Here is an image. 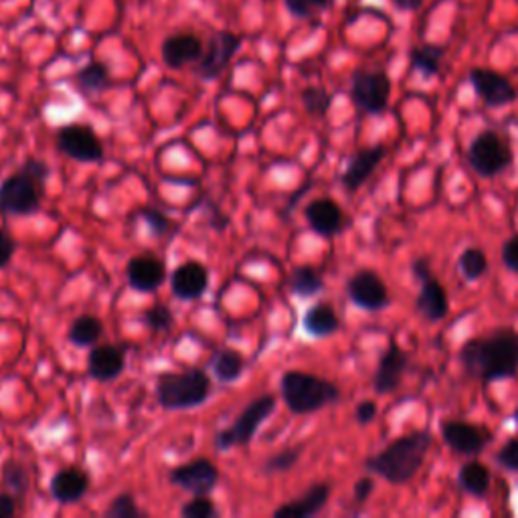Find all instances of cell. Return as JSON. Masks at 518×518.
Masks as SVG:
<instances>
[{
  "label": "cell",
  "mask_w": 518,
  "mask_h": 518,
  "mask_svg": "<svg viewBox=\"0 0 518 518\" xmlns=\"http://www.w3.org/2000/svg\"><path fill=\"white\" fill-rule=\"evenodd\" d=\"M460 363L470 377L486 383L514 379L518 375V332L498 328L466 340L460 349Z\"/></svg>",
  "instance_id": "cell-1"
},
{
  "label": "cell",
  "mask_w": 518,
  "mask_h": 518,
  "mask_svg": "<svg viewBox=\"0 0 518 518\" xmlns=\"http://www.w3.org/2000/svg\"><path fill=\"white\" fill-rule=\"evenodd\" d=\"M431 442L434 438H431L429 431H413V434L401 436L379 454L367 458L365 470L393 486L407 484L421 470Z\"/></svg>",
  "instance_id": "cell-2"
},
{
  "label": "cell",
  "mask_w": 518,
  "mask_h": 518,
  "mask_svg": "<svg viewBox=\"0 0 518 518\" xmlns=\"http://www.w3.org/2000/svg\"><path fill=\"white\" fill-rule=\"evenodd\" d=\"M213 383L205 369H187L181 373H162L156 379V401L166 411H185L205 405Z\"/></svg>",
  "instance_id": "cell-3"
},
{
  "label": "cell",
  "mask_w": 518,
  "mask_h": 518,
  "mask_svg": "<svg viewBox=\"0 0 518 518\" xmlns=\"http://www.w3.org/2000/svg\"><path fill=\"white\" fill-rule=\"evenodd\" d=\"M286 407L296 415H310L340 401V389L322 377L304 371H288L280 381Z\"/></svg>",
  "instance_id": "cell-4"
},
{
  "label": "cell",
  "mask_w": 518,
  "mask_h": 518,
  "mask_svg": "<svg viewBox=\"0 0 518 518\" xmlns=\"http://www.w3.org/2000/svg\"><path fill=\"white\" fill-rule=\"evenodd\" d=\"M274 411H276V397L270 393L249 401L245 409L239 413V417L235 419V423L219 431L215 438V448L219 452H229L233 448L247 446L255 438L259 427L264 425V421H268L274 415Z\"/></svg>",
  "instance_id": "cell-5"
},
{
  "label": "cell",
  "mask_w": 518,
  "mask_h": 518,
  "mask_svg": "<svg viewBox=\"0 0 518 518\" xmlns=\"http://www.w3.org/2000/svg\"><path fill=\"white\" fill-rule=\"evenodd\" d=\"M514 160L512 148L508 142L494 130L480 132L468 148V162L484 179H494L504 172Z\"/></svg>",
  "instance_id": "cell-6"
},
{
  "label": "cell",
  "mask_w": 518,
  "mask_h": 518,
  "mask_svg": "<svg viewBox=\"0 0 518 518\" xmlns=\"http://www.w3.org/2000/svg\"><path fill=\"white\" fill-rule=\"evenodd\" d=\"M39 183L23 168L0 183V211L13 217L35 215L41 207Z\"/></svg>",
  "instance_id": "cell-7"
},
{
  "label": "cell",
  "mask_w": 518,
  "mask_h": 518,
  "mask_svg": "<svg viewBox=\"0 0 518 518\" xmlns=\"http://www.w3.org/2000/svg\"><path fill=\"white\" fill-rule=\"evenodd\" d=\"M391 79L383 71H357L351 81V100L355 108L369 116H381L389 108Z\"/></svg>",
  "instance_id": "cell-8"
},
{
  "label": "cell",
  "mask_w": 518,
  "mask_h": 518,
  "mask_svg": "<svg viewBox=\"0 0 518 518\" xmlns=\"http://www.w3.org/2000/svg\"><path fill=\"white\" fill-rule=\"evenodd\" d=\"M55 146L61 154L83 164L104 160L102 140L98 138L92 126H85V124L61 126L55 138Z\"/></svg>",
  "instance_id": "cell-9"
},
{
  "label": "cell",
  "mask_w": 518,
  "mask_h": 518,
  "mask_svg": "<svg viewBox=\"0 0 518 518\" xmlns=\"http://www.w3.org/2000/svg\"><path fill=\"white\" fill-rule=\"evenodd\" d=\"M241 47V37L231 31H217L211 35L207 47L203 49V55L197 65V75L203 81H213L221 77V73L227 69L231 59Z\"/></svg>",
  "instance_id": "cell-10"
},
{
  "label": "cell",
  "mask_w": 518,
  "mask_h": 518,
  "mask_svg": "<svg viewBox=\"0 0 518 518\" xmlns=\"http://www.w3.org/2000/svg\"><path fill=\"white\" fill-rule=\"evenodd\" d=\"M219 470L217 466L207 460V458H199L187 464H181L177 468H172L168 474L170 484H175L187 492H191L193 496H201V494H211L215 490V486L219 484Z\"/></svg>",
  "instance_id": "cell-11"
},
{
  "label": "cell",
  "mask_w": 518,
  "mask_h": 518,
  "mask_svg": "<svg viewBox=\"0 0 518 518\" xmlns=\"http://www.w3.org/2000/svg\"><path fill=\"white\" fill-rule=\"evenodd\" d=\"M470 83L476 92V96L488 106V108H504L514 104L516 90L514 85L498 71L474 67L470 69Z\"/></svg>",
  "instance_id": "cell-12"
},
{
  "label": "cell",
  "mask_w": 518,
  "mask_h": 518,
  "mask_svg": "<svg viewBox=\"0 0 518 518\" xmlns=\"http://www.w3.org/2000/svg\"><path fill=\"white\" fill-rule=\"evenodd\" d=\"M442 438L454 454L478 456L490 444L492 434L484 427L456 419L442 423Z\"/></svg>",
  "instance_id": "cell-13"
},
{
  "label": "cell",
  "mask_w": 518,
  "mask_h": 518,
  "mask_svg": "<svg viewBox=\"0 0 518 518\" xmlns=\"http://www.w3.org/2000/svg\"><path fill=\"white\" fill-rule=\"evenodd\" d=\"M349 298L353 304L367 312H379L389 306V290L381 276L373 270H359L347 284Z\"/></svg>",
  "instance_id": "cell-14"
},
{
  "label": "cell",
  "mask_w": 518,
  "mask_h": 518,
  "mask_svg": "<svg viewBox=\"0 0 518 518\" xmlns=\"http://www.w3.org/2000/svg\"><path fill=\"white\" fill-rule=\"evenodd\" d=\"M126 278L132 290L152 294L166 282V266L154 255H134L126 266Z\"/></svg>",
  "instance_id": "cell-15"
},
{
  "label": "cell",
  "mask_w": 518,
  "mask_h": 518,
  "mask_svg": "<svg viewBox=\"0 0 518 518\" xmlns=\"http://www.w3.org/2000/svg\"><path fill=\"white\" fill-rule=\"evenodd\" d=\"M407 365H409V357L407 353L399 347V344L395 340L389 342V347L385 349L381 361H379V367H377V373L373 377V389L375 393L379 395H389V393H395L401 385V379L407 371Z\"/></svg>",
  "instance_id": "cell-16"
},
{
  "label": "cell",
  "mask_w": 518,
  "mask_h": 518,
  "mask_svg": "<svg viewBox=\"0 0 518 518\" xmlns=\"http://www.w3.org/2000/svg\"><path fill=\"white\" fill-rule=\"evenodd\" d=\"M209 270L199 262H185L170 274V290L175 298L193 302L209 290Z\"/></svg>",
  "instance_id": "cell-17"
},
{
  "label": "cell",
  "mask_w": 518,
  "mask_h": 518,
  "mask_svg": "<svg viewBox=\"0 0 518 518\" xmlns=\"http://www.w3.org/2000/svg\"><path fill=\"white\" fill-rule=\"evenodd\" d=\"M385 154H387V148L383 144H377L373 148H365V150H359L357 154H353L340 177L342 187L349 193H357L373 177V172L377 170V166L381 164Z\"/></svg>",
  "instance_id": "cell-18"
},
{
  "label": "cell",
  "mask_w": 518,
  "mask_h": 518,
  "mask_svg": "<svg viewBox=\"0 0 518 518\" xmlns=\"http://www.w3.org/2000/svg\"><path fill=\"white\" fill-rule=\"evenodd\" d=\"M203 41L193 33H175L162 43V61L170 69H181L189 63H195L203 55Z\"/></svg>",
  "instance_id": "cell-19"
},
{
  "label": "cell",
  "mask_w": 518,
  "mask_h": 518,
  "mask_svg": "<svg viewBox=\"0 0 518 518\" xmlns=\"http://www.w3.org/2000/svg\"><path fill=\"white\" fill-rule=\"evenodd\" d=\"M126 371V353L114 344L94 347L88 357V375L94 381L110 383L116 381Z\"/></svg>",
  "instance_id": "cell-20"
},
{
  "label": "cell",
  "mask_w": 518,
  "mask_h": 518,
  "mask_svg": "<svg viewBox=\"0 0 518 518\" xmlns=\"http://www.w3.org/2000/svg\"><path fill=\"white\" fill-rule=\"evenodd\" d=\"M304 217L310 229L320 237H334L344 229V213L340 205L328 197L310 201Z\"/></svg>",
  "instance_id": "cell-21"
},
{
  "label": "cell",
  "mask_w": 518,
  "mask_h": 518,
  "mask_svg": "<svg viewBox=\"0 0 518 518\" xmlns=\"http://www.w3.org/2000/svg\"><path fill=\"white\" fill-rule=\"evenodd\" d=\"M330 484L326 482H318L312 484L300 498L290 500L288 504H282L274 510V518H308L318 514L328 498H330Z\"/></svg>",
  "instance_id": "cell-22"
},
{
  "label": "cell",
  "mask_w": 518,
  "mask_h": 518,
  "mask_svg": "<svg viewBox=\"0 0 518 518\" xmlns=\"http://www.w3.org/2000/svg\"><path fill=\"white\" fill-rule=\"evenodd\" d=\"M49 488H51V496L59 504H75L88 494L90 476L75 466H69L53 474Z\"/></svg>",
  "instance_id": "cell-23"
},
{
  "label": "cell",
  "mask_w": 518,
  "mask_h": 518,
  "mask_svg": "<svg viewBox=\"0 0 518 518\" xmlns=\"http://www.w3.org/2000/svg\"><path fill=\"white\" fill-rule=\"evenodd\" d=\"M415 308L429 322L444 320L450 312V302H448V294H446L444 284L436 278H429V280L421 282V290L417 294Z\"/></svg>",
  "instance_id": "cell-24"
},
{
  "label": "cell",
  "mask_w": 518,
  "mask_h": 518,
  "mask_svg": "<svg viewBox=\"0 0 518 518\" xmlns=\"http://www.w3.org/2000/svg\"><path fill=\"white\" fill-rule=\"evenodd\" d=\"M302 326L310 336L326 338V336H332L338 332L340 318L328 302H318L306 310V314L302 318Z\"/></svg>",
  "instance_id": "cell-25"
},
{
  "label": "cell",
  "mask_w": 518,
  "mask_h": 518,
  "mask_svg": "<svg viewBox=\"0 0 518 518\" xmlns=\"http://www.w3.org/2000/svg\"><path fill=\"white\" fill-rule=\"evenodd\" d=\"M458 484L462 490L474 498H484L490 492L492 484V472L486 464L478 460L466 462L458 472Z\"/></svg>",
  "instance_id": "cell-26"
},
{
  "label": "cell",
  "mask_w": 518,
  "mask_h": 518,
  "mask_svg": "<svg viewBox=\"0 0 518 518\" xmlns=\"http://www.w3.org/2000/svg\"><path fill=\"white\" fill-rule=\"evenodd\" d=\"M102 334H104L102 320L92 314H83L71 322L67 340L79 349H90V347H96V342L102 338Z\"/></svg>",
  "instance_id": "cell-27"
},
{
  "label": "cell",
  "mask_w": 518,
  "mask_h": 518,
  "mask_svg": "<svg viewBox=\"0 0 518 518\" xmlns=\"http://www.w3.org/2000/svg\"><path fill=\"white\" fill-rule=\"evenodd\" d=\"M75 85L85 94H104L110 88V67L100 61H92L75 73Z\"/></svg>",
  "instance_id": "cell-28"
},
{
  "label": "cell",
  "mask_w": 518,
  "mask_h": 518,
  "mask_svg": "<svg viewBox=\"0 0 518 518\" xmlns=\"http://www.w3.org/2000/svg\"><path fill=\"white\" fill-rule=\"evenodd\" d=\"M446 49L442 45H417L411 49L409 57H411V65L427 79L438 77L442 71V61H444Z\"/></svg>",
  "instance_id": "cell-29"
},
{
  "label": "cell",
  "mask_w": 518,
  "mask_h": 518,
  "mask_svg": "<svg viewBox=\"0 0 518 518\" xmlns=\"http://www.w3.org/2000/svg\"><path fill=\"white\" fill-rule=\"evenodd\" d=\"M243 371H245V359L239 351L221 349L213 359V377L223 385H231L237 379H241Z\"/></svg>",
  "instance_id": "cell-30"
},
{
  "label": "cell",
  "mask_w": 518,
  "mask_h": 518,
  "mask_svg": "<svg viewBox=\"0 0 518 518\" xmlns=\"http://www.w3.org/2000/svg\"><path fill=\"white\" fill-rule=\"evenodd\" d=\"M290 288L298 298H312L324 290V280L312 266H298L292 272Z\"/></svg>",
  "instance_id": "cell-31"
},
{
  "label": "cell",
  "mask_w": 518,
  "mask_h": 518,
  "mask_svg": "<svg viewBox=\"0 0 518 518\" xmlns=\"http://www.w3.org/2000/svg\"><path fill=\"white\" fill-rule=\"evenodd\" d=\"M458 266L468 282H478L488 272V257L480 247H468L462 251Z\"/></svg>",
  "instance_id": "cell-32"
},
{
  "label": "cell",
  "mask_w": 518,
  "mask_h": 518,
  "mask_svg": "<svg viewBox=\"0 0 518 518\" xmlns=\"http://www.w3.org/2000/svg\"><path fill=\"white\" fill-rule=\"evenodd\" d=\"M3 482L7 490L21 500L29 490V470L21 462H7L3 470Z\"/></svg>",
  "instance_id": "cell-33"
},
{
  "label": "cell",
  "mask_w": 518,
  "mask_h": 518,
  "mask_svg": "<svg viewBox=\"0 0 518 518\" xmlns=\"http://www.w3.org/2000/svg\"><path fill=\"white\" fill-rule=\"evenodd\" d=\"M302 106L310 116L324 118L332 106V96L324 88H306L300 94Z\"/></svg>",
  "instance_id": "cell-34"
},
{
  "label": "cell",
  "mask_w": 518,
  "mask_h": 518,
  "mask_svg": "<svg viewBox=\"0 0 518 518\" xmlns=\"http://www.w3.org/2000/svg\"><path fill=\"white\" fill-rule=\"evenodd\" d=\"M104 516L106 518H146L148 514L142 508H138V504H136L132 494L122 492V494H118L110 502V506L106 508Z\"/></svg>",
  "instance_id": "cell-35"
},
{
  "label": "cell",
  "mask_w": 518,
  "mask_h": 518,
  "mask_svg": "<svg viewBox=\"0 0 518 518\" xmlns=\"http://www.w3.org/2000/svg\"><path fill=\"white\" fill-rule=\"evenodd\" d=\"M302 458V448H288V450H282L278 454H274L272 458H268L262 466V472L264 474H282V472H288L292 470Z\"/></svg>",
  "instance_id": "cell-36"
},
{
  "label": "cell",
  "mask_w": 518,
  "mask_h": 518,
  "mask_svg": "<svg viewBox=\"0 0 518 518\" xmlns=\"http://www.w3.org/2000/svg\"><path fill=\"white\" fill-rule=\"evenodd\" d=\"M219 512L213 504V500L209 498V494H201L195 496L193 500L185 502L181 506V516L183 518H215Z\"/></svg>",
  "instance_id": "cell-37"
},
{
  "label": "cell",
  "mask_w": 518,
  "mask_h": 518,
  "mask_svg": "<svg viewBox=\"0 0 518 518\" xmlns=\"http://www.w3.org/2000/svg\"><path fill=\"white\" fill-rule=\"evenodd\" d=\"M142 322L154 330V332H164L172 326V322H175V316H172L170 308L162 306V304H156L152 308H148L144 314H142Z\"/></svg>",
  "instance_id": "cell-38"
},
{
  "label": "cell",
  "mask_w": 518,
  "mask_h": 518,
  "mask_svg": "<svg viewBox=\"0 0 518 518\" xmlns=\"http://www.w3.org/2000/svg\"><path fill=\"white\" fill-rule=\"evenodd\" d=\"M496 462L508 470V472H518V438L508 440L496 454Z\"/></svg>",
  "instance_id": "cell-39"
},
{
  "label": "cell",
  "mask_w": 518,
  "mask_h": 518,
  "mask_svg": "<svg viewBox=\"0 0 518 518\" xmlns=\"http://www.w3.org/2000/svg\"><path fill=\"white\" fill-rule=\"evenodd\" d=\"M142 219L148 223L150 231L154 235H164L170 231V219L160 211V209H152V207H144L142 209Z\"/></svg>",
  "instance_id": "cell-40"
},
{
  "label": "cell",
  "mask_w": 518,
  "mask_h": 518,
  "mask_svg": "<svg viewBox=\"0 0 518 518\" xmlns=\"http://www.w3.org/2000/svg\"><path fill=\"white\" fill-rule=\"evenodd\" d=\"M500 257H502V264L508 272L518 274V233L504 241Z\"/></svg>",
  "instance_id": "cell-41"
},
{
  "label": "cell",
  "mask_w": 518,
  "mask_h": 518,
  "mask_svg": "<svg viewBox=\"0 0 518 518\" xmlns=\"http://www.w3.org/2000/svg\"><path fill=\"white\" fill-rule=\"evenodd\" d=\"M15 251H17L15 237L7 229H0V270H5L13 262Z\"/></svg>",
  "instance_id": "cell-42"
},
{
  "label": "cell",
  "mask_w": 518,
  "mask_h": 518,
  "mask_svg": "<svg viewBox=\"0 0 518 518\" xmlns=\"http://www.w3.org/2000/svg\"><path fill=\"white\" fill-rule=\"evenodd\" d=\"M377 415H379V405L375 403V401H371V399H365V401H361L359 405H357V409H355V419H357V423L359 425H371L375 419H377Z\"/></svg>",
  "instance_id": "cell-43"
},
{
  "label": "cell",
  "mask_w": 518,
  "mask_h": 518,
  "mask_svg": "<svg viewBox=\"0 0 518 518\" xmlns=\"http://www.w3.org/2000/svg\"><path fill=\"white\" fill-rule=\"evenodd\" d=\"M23 170L29 172V175L43 187L51 175V168L43 162V160H37V158H29L25 164H23Z\"/></svg>",
  "instance_id": "cell-44"
},
{
  "label": "cell",
  "mask_w": 518,
  "mask_h": 518,
  "mask_svg": "<svg viewBox=\"0 0 518 518\" xmlns=\"http://www.w3.org/2000/svg\"><path fill=\"white\" fill-rule=\"evenodd\" d=\"M373 490H375V482H373V478L365 476V478L357 480V484H355V488H353V498H355V502H357V504L367 502V500L371 498Z\"/></svg>",
  "instance_id": "cell-45"
},
{
  "label": "cell",
  "mask_w": 518,
  "mask_h": 518,
  "mask_svg": "<svg viewBox=\"0 0 518 518\" xmlns=\"http://www.w3.org/2000/svg\"><path fill=\"white\" fill-rule=\"evenodd\" d=\"M284 5L290 11V15H294L298 19H306L312 13L310 0H284Z\"/></svg>",
  "instance_id": "cell-46"
},
{
  "label": "cell",
  "mask_w": 518,
  "mask_h": 518,
  "mask_svg": "<svg viewBox=\"0 0 518 518\" xmlns=\"http://www.w3.org/2000/svg\"><path fill=\"white\" fill-rule=\"evenodd\" d=\"M17 514V498L11 492H0V518H13Z\"/></svg>",
  "instance_id": "cell-47"
},
{
  "label": "cell",
  "mask_w": 518,
  "mask_h": 518,
  "mask_svg": "<svg viewBox=\"0 0 518 518\" xmlns=\"http://www.w3.org/2000/svg\"><path fill=\"white\" fill-rule=\"evenodd\" d=\"M411 272H413V276L419 280V282H425V280H429V278H434L431 276V268H429V262L427 259H415L413 262V266H411Z\"/></svg>",
  "instance_id": "cell-48"
},
{
  "label": "cell",
  "mask_w": 518,
  "mask_h": 518,
  "mask_svg": "<svg viewBox=\"0 0 518 518\" xmlns=\"http://www.w3.org/2000/svg\"><path fill=\"white\" fill-rule=\"evenodd\" d=\"M391 3H393L399 11L413 13V11H417V9L423 5V0H391Z\"/></svg>",
  "instance_id": "cell-49"
},
{
  "label": "cell",
  "mask_w": 518,
  "mask_h": 518,
  "mask_svg": "<svg viewBox=\"0 0 518 518\" xmlns=\"http://www.w3.org/2000/svg\"><path fill=\"white\" fill-rule=\"evenodd\" d=\"M310 5L316 9H330L334 5V0H310Z\"/></svg>",
  "instance_id": "cell-50"
},
{
  "label": "cell",
  "mask_w": 518,
  "mask_h": 518,
  "mask_svg": "<svg viewBox=\"0 0 518 518\" xmlns=\"http://www.w3.org/2000/svg\"><path fill=\"white\" fill-rule=\"evenodd\" d=\"M514 421H516V425H518V411H514Z\"/></svg>",
  "instance_id": "cell-51"
}]
</instances>
